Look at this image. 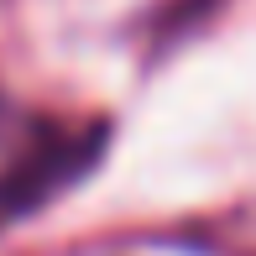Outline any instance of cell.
<instances>
[{"label":"cell","mask_w":256,"mask_h":256,"mask_svg":"<svg viewBox=\"0 0 256 256\" xmlns=\"http://www.w3.org/2000/svg\"><path fill=\"white\" fill-rule=\"evenodd\" d=\"M104 152V120H37L21 131V146L0 168V230L21 225L26 214H37L42 204H52L63 188H74Z\"/></svg>","instance_id":"cell-1"},{"label":"cell","mask_w":256,"mask_h":256,"mask_svg":"<svg viewBox=\"0 0 256 256\" xmlns=\"http://www.w3.org/2000/svg\"><path fill=\"white\" fill-rule=\"evenodd\" d=\"M16 126H21V115H16V104H10L6 94H0V136H6V131H16Z\"/></svg>","instance_id":"cell-2"}]
</instances>
